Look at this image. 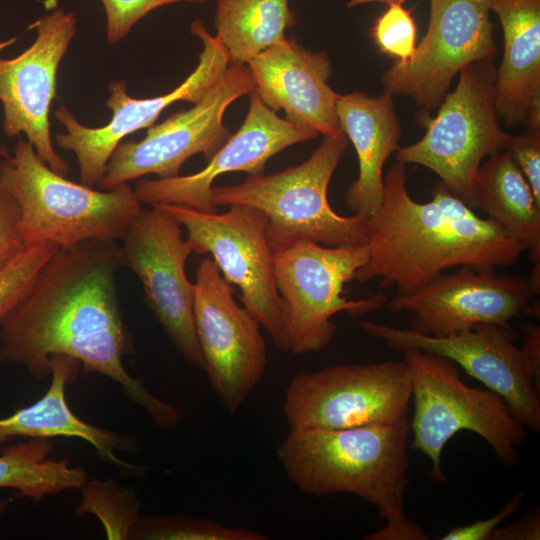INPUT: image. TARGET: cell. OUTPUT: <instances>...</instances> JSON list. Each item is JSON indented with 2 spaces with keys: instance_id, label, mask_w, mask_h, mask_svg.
Segmentation results:
<instances>
[{
  "instance_id": "25",
  "label": "cell",
  "mask_w": 540,
  "mask_h": 540,
  "mask_svg": "<svg viewBox=\"0 0 540 540\" xmlns=\"http://www.w3.org/2000/svg\"><path fill=\"white\" fill-rule=\"evenodd\" d=\"M296 23L288 0H217L215 26L229 64L245 65L286 39Z\"/></svg>"
},
{
  "instance_id": "34",
  "label": "cell",
  "mask_w": 540,
  "mask_h": 540,
  "mask_svg": "<svg viewBox=\"0 0 540 540\" xmlns=\"http://www.w3.org/2000/svg\"><path fill=\"white\" fill-rule=\"evenodd\" d=\"M523 492H519L496 515L485 520L476 521L470 525L457 526L446 533L442 540H489L491 533L500 523L513 515L522 505Z\"/></svg>"
},
{
  "instance_id": "38",
  "label": "cell",
  "mask_w": 540,
  "mask_h": 540,
  "mask_svg": "<svg viewBox=\"0 0 540 540\" xmlns=\"http://www.w3.org/2000/svg\"><path fill=\"white\" fill-rule=\"evenodd\" d=\"M11 502V498L0 499V517L5 513Z\"/></svg>"
},
{
  "instance_id": "20",
  "label": "cell",
  "mask_w": 540,
  "mask_h": 540,
  "mask_svg": "<svg viewBox=\"0 0 540 540\" xmlns=\"http://www.w3.org/2000/svg\"><path fill=\"white\" fill-rule=\"evenodd\" d=\"M255 91L272 111L283 110L294 126L338 136L336 105L340 97L328 85L332 65L325 51L312 52L295 39L271 46L251 59Z\"/></svg>"
},
{
  "instance_id": "29",
  "label": "cell",
  "mask_w": 540,
  "mask_h": 540,
  "mask_svg": "<svg viewBox=\"0 0 540 540\" xmlns=\"http://www.w3.org/2000/svg\"><path fill=\"white\" fill-rule=\"evenodd\" d=\"M58 247L46 241L26 244L0 272V326L27 295L38 273Z\"/></svg>"
},
{
  "instance_id": "13",
  "label": "cell",
  "mask_w": 540,
  "mask_h": 540,
  "mask_svg": "<svg viewBox=\"0 0 540 540\" xmlns=\"http://www.w3.org/2000/svg\"><path fill=\"white\" fill-rule=\"evenodd\" d=\"M190 32L203 44L198 65L169 93L134 98L129 96L125 81L113 80L108 85L109 96L106 100L112 117L100 127L83 125L64 105L53 112L66 130L55 135L56 143L61 149L75 153L82 184L92 188L98 186L113 151L126 136L152 126L161 112L177 101L197 103L223 76L230 64L220 39L211 35L200 19L192 21Z\"/></svg>"
},
{
  "instance_id": "9",
  "label": "cell",
  "mask_w": 540,
  "mask_h": 540,
  "mask_svg": "<svg viewBox=\"0 0 540 540\" xmlns=\"http://www.w3.org/2000/svg\"><path fill=\"white\" fill-rule=\"evenodd\" d=\"M157 205L186 229L194 252L211 254L225 281L239 288L243 306L280 350L289 351L286 305L275 282L265 216L244 205H231L222 214Z\"/></svg>"
},
{
  "instance_id": "4",
  "label": "cell",
  "mask_w": 540,
  "mask_h": 540,
  "mask_svg": "<svg viewBox=\"0 0 540 540\" xmlns=\"http://www.w3.org/2000/svg\"><path fill=\"white\" fill-rule=\"evenodd\" d=\"M0 187L19 206L25 244L121 240L143 208L128 183L100 191L75 183L54 172L23 138L0 162Z\"/></svg>"
},
{
  "instance_id": "14",
  "label": "cell",
  "mask_w": 540,
  "mask_h": 540,
  "mask_svg": "<svg viewBox=\"0 0 540 540\" xmlns=\"http://www.w3.org/2000/svg\"><path fill=\"white\" fill-rule=\"evenodd\" d=\"M359 325L394 350L414 348L450 359L500 395L524 426L540 431V378L516 345L517 333L509 325L479 324L441 337L368 320Z\"/></svg>"
},
{
  "instance_id": "21",
  "label": "cell",
  "mask_w": 540,
  "mask_h": 540,
  "mask_svg": "<svg viewBox=\"0 0 540 540\" xmlns=\"http://www.w3.org/2000/svg\"><path fill=\"white\" fill-rule=\"evenodd\" d=\"M490 7L504 37L494 81L498 118L540 130V0H490Z\"/></svg>"
},
{
  "instance_id": "2",
  "label": "cell",
  "mask_w": 540,
  "mask_h": 540,
  "mask_svg": "<svg viewBox=\"0 0 540 540\" xmlns=\"http://www.w3.org/2000/svg\"><path fill=\"white\" fill-rule=\"evenodd\" d=\"M432 199L417 202L406 185L405 165L384 176L381 205L367 221L366 263L355 279H379L381 289L405 294L455 267L481 271L513 265L525 252L488 218L454 196L439 181Z\"/></svg>"
},
{
  "instance_id": "16",
  "label": "cell",
  "mask_w": 540,
  "mask_h": 540,
  "mask_svg": "<svg viewBox=\"0 0 540 540\" xmlns=\"http://www.w3.org/2000/svg\"><path fill=\"white\" fill-rule=\"evenodd\" d=\"M490 12V0H430L425 36L407 62L384 72V90L412 98L421 115L429 114L457 74L497 54Z\"/></svg>"
},
{
  "instance_id": "17",
  "label": "cell",
  "mask_w": 540,
  "mask_h": 540,
  "mask_svg": "<svg viewBox=\"0 0 540 540\" xmlns=\"http://www.w3.org/2000/svg\"><path fill=\"white\" fill-rule=\"evenodd\" d=\"M30 28L37 36L29 48L13 58L0 57L2 126L8 137L25 134L39 158L65 176L69 165L53 147L49 113L57 71L77 31V17L58 8Z\"/></svg>"
},
{
  "instance_id": "6",
  "label": "cell",
  "mask_w": 540,
  "mask_h": 540,
  "mask_svg": "<svg viewBox=\"0 0 540 540\" xmlns=\"http://www.w3.org/2000/svg\"><path fill=\"white\" fill-rule=\"evenodd\" d=\"M403 352L414 403L409 423L413 433L410 448L428 457L432 481L447 482L442 470V451L461 431L483 438L504 465L517 463V448L525 442L527 434L525 426L500 395L465 384L457 365L446 357L414 348Z\"/></svg>"
},
{
  "instance_id": "5",
  "label": "cell",
  "mask_w": 540,
  "mask_h": 540,
  "mask_svg": "<svg viewBox=\"0 0 540 540\" xmlns=\"http://www.w3.org/2000/svg\"><path fill=\"white\" fill-rule=\"evenodd\" d=\"M347 146L344 132L323 136L299 165L270 175H249L236 185L212 186L211 202L216 207L244 205L260 211L273 252L300 241L364 245L367 220L356 214L342 216L328 201L330 181Z\"/></svg>"
},
{
  "instance_id": "35",
  "label": "cell",
  "mask_w": 540,
  "mask_h": 540,
  "mask_svg": "<svg viewBox=\"0 0 540 540\" xmlns=\"http://www.w3.org/2000/svg\"><path fill=\"white\" fill-rule=\"evenodd\" d=\"M540 539V513L539 509H533L520 519L496 528L490 535L489 540H539Z\"/></svg>"
},
{
  "instance_id": "15",
  "label": "cell",
  "mask_w": 540,
  "mask_h": 540,
  "mask_svg": "<svg viewBox=\"0 0 540 540\" xmlns=\"http://www.w3.org/2000/svg\"><path fill=\"white\" fill-rule=\"evenodd\" d=\"M120 243L121 265L141 281L149 308L190 363L204 368L193 318L194 283L185 264L194 252L182 226L159 205L142 208Z\"/></svg>"
},
{
  "instance_id": "31",
  "label": "cell",
  "mask_w": 540,
  "mask_h": 540,
  "mask_svg": "<svg viewBox=\"0 0 540 540\" xmlns=\"http://www.w3.org/2000/svg\"><path fill=\"white\" fill-rule=\"evenodd\" d=\"M106 16V39L112 45L124 39L133 26L153 10L174 3L202 4L207 0H99Z\"/></svg>"
},
{
  "instance_id": "39",
  "label": "cell",
  "mask_w": 540,
  "mask_h": 540,
  "mask_svg": "<svg viewBox=\"0 0 540 540\" xmlns=\"http://www.w3.org/2000/svg\"><path fill=\"white\" fill-rule=\"evenodd\" d=\"M10 156H11V154L9 152L8 147L3 145V144H0V157H2L4 159V158H8Z\"/></svg>"
},
{
  "instance_id": "19",
  "label": "cell",
  "mask_w": 540,
  "mask_h": 540,
  "mask_svg": "<svg viewBox=\"0 0 540 540\" xmlns=\"http://www.w3.org/2000/svg\"><path fill=\"white\" fill-rule=\"evenodd\" d=\"M317 135L277 116L254 90L241 127L208 160L205 168L190 175L140 180L134 191L142 204H177L215 213L217 207L211 202V189L219 175L236 171L263 174L267 161L274 155Z\"/></svg>"
},
{
  "instance_id": "12",
  "label": "cell",
  "mask_w": 540,
  "mask_h": 540,
  "mask_svg": "<svg viewBox=\"0 0 540 540\" xmlns=\"http://www.w3.org/2000/svg\"><path fill=\"white\" fill-rule=\"evenodd\" d=\"M212 258L196 271L193 318L204 370L229 414L235 415L261 380L266 345L258 320L234 299Z\"/></svg>"
},
{
  "instance_id": "7",
  "label": "cell",
  "mask_w": 540,
  "mask_h": 540,
  "mask_svg": "<svg viewBox=\"0 0 540 540\" xmlns=\"http://www.w3.org/2000/svg\"><path fill=\"white\" fill-rule=\"evenodd\" d=\"M496 69L492 59L474 62L459 73L435 117L420 115L426 129L417 142L398 147L396 161L417 164L439 176L457 198L473 208L474 185L485 157L505 148L507 133L495 108Z\"/></svg>"
},
{
  "instance_id": "36",
  "label": "cell",
  "mask_w": 540,
  "mask_h": 540,
  "mask_svg": "<svg viewBox=\"0 0 540 540\" xmlns=\"http://www.w3.org/2000/svg\"><path fill=\"white\" fill-rule=\"evenodd\" d=\"M523 346L536 375L540 378V327L534 324L524 326Z\"/></svg>"
},
{
  "instance_id": "30",
  "label": "cell",
  "mask_w": 540,
  "mask_h": 540,
  "mask_svg": "<svg viewBox=\"0 0 540 540\" xmlns=\"http://www.w3.org/2000/svg\"><path fill=\"white\" fill-rule=\"evenodd\" d=\"M372 34L379 49L398 63L407 62L417 46L414 19L401 2L388 3V8L377 18Z\"/></svg>"
},
{
  "instance_id": "27",
  "label": "cell",
  "mask_w": 540,
  "mask_h": 540,
  "mask_svg": "<svg viewBox=\"0 0 540 540\" xmlns=\"http://www.w3.org/2000/svg\"><path fill=\"white\" fill-rule=\"evenodd\" d=\"M82 501L75 513L94 514L109 539H128L140 517L141 502L133 489L114 480L87 481L81 487Z\"/></svg>"
},
{
  "instance_id": "8",
  "label": "cell",
  "mask_w": 540,
  "mask_h": 540,
  "mask_svg": "<svg viewBox=\"0 0 540 540\" xmlns=\"http://www.w3.org/2000/svg\"><path fill=\"white\" fill-rule=\"evenodd\" d=\"M274 253L275 282L286 305L289 351L302 355L325 349L336 334L332 317L357 316L381 309L387 297L377 294L347 299L345 285L366 263L364 245L325 246L300 241Z\"/></svg>"
},
{
  "instance_id": "3",
  "label": "cell",
  "mask_w": 540,
  "mask_h": 540,
  "mask_svg": "<svg viewBox=\"0 0 540 540\" xmlns=\"http://www.w3.org/2000/svg\"><path fill=\"white\" fill-rule=\"evenodd\" d=\"M408 419L342 429L290 430L276 456L290 481L316 496L355 495L377 508L386 525L367 540H424L406 517Z\"/></svg>"
},
{
  "instance_id": "28",
  "label": "cell",
  "mask_w": 540,
  "mask_h": 540,
  "mask_svg": "<svg viewBox=\"0 0 540 540\" xmlns=\"http://www.w3.org/2000/svg\"><path fill=\"white\" fill-rule=\"evenodd\" d=\"M146 540H269L270 537L246 528H232L215 521L171 516L140 515L131 537Z\"/></svg>"
},
{
  "instance_id": "26",
  "label": "cell",
  "mask_w": 540,
  "mask_h": 540,
  "mask_svg": "<svg viewBox=\"0 0 540 540\" xmlns=\"http://www.w3.org/2000/svg\"><path fill=\"white\" fill-rule=\"evenodd\" d=\"M48 439L3 447L0 454V488H13L19 497L39 500L65 490L80 489L86 473L71 467L68 459L49 460Z\"/></svg>"
},
{
  "instance_id": "33",
  "label": "cell",
  "mask_w": 540,
  "mask_h": 540,
  "mask_svg": "<svg viewBox=\"0 0 540 540\" xmlns=\"http://www.w3.org/2000/svg\"><path fill=\"white\" fill-rule=\"evenodd\" d=\"M19 221L17 202L0 187V272L26 245L21 236Z\"/></svg>"
},
{
  "instance_id": "11",
  "label": "cell",
  "mask_w": 540,
  "mask_h": 540,
  "mask_svg": "<svg viewBox=\"0 0 540 540\" xmlns=\"http://www.w3.org/2000/svg\"><path fill=\"white\" fill-rule=\"evenodd\" d=\"M254 90L249 66L230 64L215 86L193 107L150 126L140 141L120 142L98 187L110 190L147 174L158 178L178 176L183 164L198 153L210 160L231 136L223 124L227 108Z\"/></svg>"
},
{
  "instance_id": "37",
  "label": "cell",
  "mask_w": 540,
  "mask_h": 540,
  "mask_svg": "<svg viewBox=\"0 0 540 540\" xmlns=\"http://www.w3.org/2000/svg\"><path fill=\"white\" fill-rule=\"evenodd\" d=\"M402 1L403 0H348L347 1V7L353 8V7H356V6L365 4V3H370V2H386V3H389V2H402Z\"/></svg>"
},
{
  "instance_id": "24",
  "label": "cell",
  "mask_w": 540,
  "mask_h": 540,
  "mask_svg": "<svg viewBox=\"0 0 540 540\" xmlns=\"http://www.w3.org/2000/svg\"><path fill=\"white\" fill-rule=\"evenodd\" d=\"M473 208L485 212L489 220L529 252L533 263H540V204L506 150L489 155L481 164Z\"/></svg>"
},
{
  "instance_id": "1",
  "label": "cell",
  "mask_w": 540,
  "mask_h": 540,
  "mask_svg": "<svg viewBox=\"0 0 540 540\" xmlns=\"http://www.w3.org/2000/svg\"><path fill=\"white\" fill-rule=\"evenodd\" d=\"M120 267L118 240L58 247L1 324L0 361L24 366L43 379L51 373L53 356L71 357L84 372H98L119 384L155 424L173 428L181 410L155 397L123 364L133 342L119 306Z\"/></svg>"
},
{
  "instance_id": "23",
  "label": "cell",
  "mask_w": 540,
  "mask_h": 540,
  "mask_svg": "<svg viewBox=\"0 0 540 540\" xmlns=\"http://www.w3.org/2000/svg\"><path fill=\"white\" fill-rule=\"evenodd\" d=\"M79 364L77 360L64 355L51 358L52 380L46 393L32 405L0 418V447L16 437H76L91 444L103 460L130 474H143L146 469L144 466L125 462L115 453L139 450L137 439L91 425L71 411L66 401L65 388L76 379Z\"/></svg>"
},
{
  "instance_id": "32",
  "label": "cell",
  "mask_w": 540,
  "mask_h": 540,
  "mask_svg": "<svg viewBox=\"0 0 540 540\" xmlns=\"http://www.w3.org/2000/svg\"><path fill=\"white\" fill-rule=\"evenodd\" d=\"M529 183L540 204V130H528L520 135L507 134L505 148Z\"/></svg>"
},
{
  "instance_id": "18",
  "label": "cell",
  "mask_w": 540,
  "mask_h": 540,
  "mask_svg": "<svg viewBox=\"0 0 540 540\" xmlns=\"http://www.w3.org/2000/svg\"><path fill=\"white\" fill-rule=\"evenodd\" d=\"M539 295L528 278L461 266L389 302L393 312L412 314L410 329L449 336L479 324L509 325Z\"/></svg>"
},
{
  "instance_id": "10",
  "label": "cell",
  "mask_w": 540,
  "mask_h": 540,
  "mask_svg": "<svg viewBox=\"0 0 540 540\" xmlns=\"http://www.w3.org/2000/svg\"><path fill=\"white\" fill-rule=\"evenodd\" d=\"M411 395L404 359L336 365L293 377L283 413L290 430L397 423L408 419Z\"/></svg>"
},
{
  "instance_id": "22",
  "label": "cell",
  "mask_w": 540,
  "mask_h": 540,
  "mask_svg": "<svg viewBox=\"0 0 540 540\" xmlns=\"http://www.w3.org/2000/svg\"><path fill=\"white\" fill-rule=\"evenodd\" d=\"M336 111L341 130L354 146L359 168L344 199L353 214L368 221L381 205L384 165L399 147L401 125L393 95L386 90L377 97L364 92L340 95Z\"/></svg>"
}]
</instances>
